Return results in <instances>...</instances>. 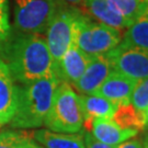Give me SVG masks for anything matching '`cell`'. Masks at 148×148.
Returning a JSON list of instances; mask_svg holds the SVG:
<instances>
[{
	"instance_id": "obj_14",
	"label": "cell",
	"mask_w": 148,
	"mask_h": 148,
	"mask_svg": "<svg viewBox=\"0 0 148 148\" xmlns=\"http://www.w3.org/2000/svg\"><path fill=\"white\" fill-rule=\"evenodd\" d=\"M84 9L95 18L98 22L106 24L117 30H126L131 22L117 13L112 8L108 0H85Z\"/></svg>"
},
{
	"instance_id": "obj_12",
	"label": "cell",
	"mask_w": 148,
	"mask_h": 148,
	"mask_svg": "<svg viewBox=\"0 0 148 148\" xmlns=\"http://www.w3.org/2000/svg\"><path fill=\"white\" fill-rule=\"evenodd\" d=\"M16 106V86L7 64L0 57V125L11 121Z\"/></svg>"
},
{
	"instance_id": "obj_22",
	"label": "cell",
	"mask_w": 148,
	"mask_h": 148,
	"mask_svg": "<svg viewBox=\"0 0 148 148\" xmlns=\"http://www.w3.org/2000/svg\"><path fill=\"white\" fill-rule=\"evenodd\" d=\"M84 142H85L86 148H115L117 146H112V145H108L98 140L97 138L93 137V135L87 131L84 133Z\"/></svg>"
},
{
	"instance_id": "obj_23",
	"label": "cell",
	"mask_w": 148,
	"mask_h": 148,
	"mask_svg": "<svg viewBox=\"0 0 148 148\" xmlns=\"http://www.w3.org/2000/svg\"><path fill=\"white\" fill-rule=\"evenodd\" d=\"M115 148H144L143 140L138 138H130L123 143L119 144Z\"/></svg>"
},
{
	"instance_id": "obj_18",
	"label": "cell",
	"mask_w": 148,
	"mask_h": 148,
	"mask_svg": "<svg viewBox=\"0 0 148 148\" xmlns=\"http://www.w3.org/2000/svg\"><path fill=\"white\" fill-rule=\"evenodd\" d=\"M109 3L117 13L132 24L135 20L145 13L148 1L146 0H108Z\"/></svg>"
},
{
	"instance_id": "obj_7",
	"label": "cell",
	"mask_w": 148,
	"mask_h": 148,
	"mask_svg": "<svg viewBox=\"0 0 148 148\" xmlns=\"http://www.w3.org/2000/svg\"><path fill=\"white\" fill-rule=\"evenodd\" d=\"M106 55L112 69L117 73L137 81L148 77V51L146 49L116 46Z\"/></svg>"
},
{
	"instance_id": "obj_20",
	"label": "cell",
	"mask_w": 148,
	"mask_h": 148,
	"mask_svg": "<svg viewBox=\"0 0 148 148\" xmlns=\"http://www.w3.org/2000/svg\"><path fill=\"white\" fill-rule=\"evenodd\" d=\"M134 108L137 111L144 112L147 110L148 108V77L137 81L135 88L133 90L131 101Z\"/></svg>"
},
{
	"instance_id": "obj_10",
	"label": "cell",
	"mask_w": 148,
	"mask_h": 148,
	"mask_svg": "<svg viewBox=\"0 0 148 148\" xmlns=\"http://www.w3.org/2000/svg\"><path fill=\"white\" fill-rule=\"evenodd\" d=\"M136 84L137 80L132 79L112 69L110 75L102 82L95 95H101L116 106L122 103H128L131 101L133 90Z\"/></svg>"
},
{
	"instance_id": "obj_24",
	"label": "cell",
	"mask_w": 148,
	"mask_h": 148,
	"mask_svg": "<svg viewBox=\"0 0 148 148\" xmlns=\"http://www.w3.org/2000/svg\"><path fill=\"white\" fill-rule=\"evenodd\" d=\"M59 2L64 5L76 8L79 10H84V5H85V0H59Z\"/></svg>"
},
{
	"instance_id": "obj_3",
	"label": "cell",
	"mask_w": 148,
	"mask_h": 148,
	"mask_svg": "<svg viewBox=\"0 0 148 148\" xmlns=\"http://www.w3.org/2000/svg\"><path fill=\"white\" fill-rule=\"evenodd\" d=\"M43 125L49 131L66 134L80 133L84 130L79 95L69 84H58Z\"/></svg>"
},
{
	"instance_id": "obj_27",
	"label": "cell",
	"mask_w": 148,
	"mask_h": 148,
	"mask_svg": "<svg viewBox=\"0 0 148 148\" xmlns=\"http://www.w3.org/2000/svg\"><path fill=\"white\" fill-rule=\"evenodd\" d=\"M144 14L148 16V3H147V7H146V10H145V13H144Z\"/></svg>"
},
{
	"instance_id": "obj_15",
	"label": "cell",
	"mask_w": 148,
	"mask_h": 148,
	"mask_svg": "<svg viewBox=\"0 0 148 148\" xmlns=\"http://www.w3.org/2000/svg\"><path fill=\"white\" fill-rule=\"evenodd\" d=\"M32 135L43 148H86L84 134H66L44 128L34 131Z\"/></svg>"
},
{
	"instance_id": "obj_17",
	"label": "cell",
	"mask_w": 148,
	"mask_h": 148,
	"mask_svg": "<svg viewBox=\"0 0 148 148\" xmlns=\"http://www.w3.org/2000/svg\"><path fill=\"white\" fill-rule=\"evenodd\" d=\"M111 120L123 128H133L139 131L144 130L145 126L144 113L137 111L131 102L116 106Z\"/></svg>"
},
{
	"instance_id": "obj_1",
	"label": "cell",
	"mask_w": 148,
	"mask_h": 148,
	"mask_svg": "<svg viewBox=\"0 0 148 148\" xmlns=\"http://www.w3.org/2000/svg\"><path fill=\"white\" fill-rule=\"evenodd\" d=\"M0 57L19 85H29L45 77L56 76L53 58L42 34L11 32L0 43Z\"/></svg>"
},
{
	"instance_id": "obj_2",
	"label": "cell",
	"mask_w": 148,
	"mask_h": 148,
	"mask_svg": "<svg viewBox=\"0 0 148 148\" xmlns=\"http://www.w3.org/2000/svg\"><path fill=\"white\" fill-rule=\"evenodd\" d=\"M60 82L56 76L16 86V106L10 124L14 128H35L44 124L55 90Z\"/></svg>"
},
{
	"instance_id": "obj_6",
	"label": "cell",
	"mask_w": 148,
	"mask_h": 148,
	"mask_svg": "<svg viewBox=\"0 0 148 148\" xmlns=\"http://www.w3.org/2000/svg\"><path fill=\"white\" fill-rule=\"evenodd\" d=\"M81 10L60 5L46 30V44L54 65L75 42L76 20Z\"/></svg>"
},
{
	"instance_id": "obj_11",
	"label": "cell",
	"mask_w": 148,
	"mask_h": 148,
	"mask_svg": "<svg viewBox=\"0 0 148 148\" xmlns=\"http://www.w3.org/2000/svg\"><path fill=\"white\" fill-rule=\"evenodd\" d=\"M89 130L93 137L98 140L112 146H116L138 135L137 130L123 128L111 119H95L91 122Z\"/></svg>"
},
{
	"instance_id": "obj_26",
	"label": "cell",
	"mask_w": 148,
	"mask_h": 148,
	"mask_svg": "<svg viewBox=\"0 0 148 148\" xmlns=\"http://www.w3.org/2000/svg\"><path fill=\"white\" fill-rule=\"evenodd\" d=\"M143 145H144V148H148V134L144 137L143 139Z\"/></svg>"
},
{
	"instance_id": "obj_19",
	"label": "cell",
	"mask_w": 148,
	"mask_h": 148,
	"mask_svg": "<svg viewBox=\"0 0 148 148\" xmlns=\"http://www.w3.org/2000/svg\"><path fill=\"white\" fill-rule=\"evenodd\" d=\"M0 148H43L36 140L24 132L5 131L0 133Z\"/></svg>"
},
{
	"instance_id": "obj_16",
	"label": "cell",
	"mask_w": 148,
	"mask_h": 148,
	"mask_svg": "<svg viewBox=\"0 0 148 148\" xmlns=\"http://www.w3.org/2000/svg\"><path fill=\"white\" fill-rule=\"evenodd\" d=\"M119 47L142 48L148 51V16L143 14L126 29Z\"/></svg>"
},
{
	"instance_id": "obj_13",
	"label": "cell",
	"mask_w": 148,
	"mask_h": 148,
	"mask_svg": "<svg viewBox=\"0 0 148 148\" xmlns=\"http://www.w3.org/2000/svg\"><path fill=\"white\" fill-rule=\"evenodd\" d=\"M79 101L86 130H89L95 119H111L116 109V104L99 95H79Z\"/></svg>"
},
{
	"instance_id": "obj_8",
	"label": "cell",
	"mask_w": 148,
	"mask_h": 148,
	"mask_svg": "<svg viewBox=\"0 0 148 148\" xmlns=\"http://www.w3.org/2000/svg\"><path fill=\"white\" fill-rule=\"evenodd\" d=\"M90 58L91 57L82 52L74 42L55 65L56 77L60 82H67L74 86L84 74Z\"/></svg>"
},
{
	"instance_id": "obj_28",
	"label": "cell",
	"mask_w": 148,
	"mask_h": 148,
	"mask_svg": "<svg viewBox=\"0 0 148 148\" xmlns=\"http://www.w3.org/2000/svg\"><path fill=\"white\" fill-rule=\"evenodd\" d=\"M146 1H148V0H146Z\"/></svg>"
},
{
	"instance_id": "obj_5",
	"label": "cell",
	"mask_w": 148,
	"mask_h": 148,
	"mask_svg": "<svg viewBox=\"0 0 148 148\" xmlns=\"http://www.w3.org/2000/svg\"><path fill=\"white\" fill-rule=\"evenodd\" d=\"M14 27L22 33L43 34L62 3L59 0H13Z\"/></svg>"
},
{
	"instance_id": "obj_21",
	"label": "cell",
	"mask_w": 148,
	"mask_h": 148,
	"mask_svg": "<svg viewBox=\"0 0 148 148\" xmlns=\"http://www.w3.org/2000/svg\"><path fill=\"white\" fill-rule=\"evenodd\" d=\"M11 33L9 21V5L8 0H0V43L3 42Z\"/></svg>"
},
{
	"instance_id": "obj_25",
	"label": "cell",
	"mask_w": 148,
	"mask_h": 148,
	"mask_svg": "<svg viewBox=\"0 0 148 148\" xmlns=\"http://www.w3.org/2000/svg\"><path fill=\"white\" fill-rule=\"evenodd\" d=\"M144 117H145V126H144V130L148 131V108L147 110L144 112Z\"/></svg>"
},
{
	"instance_id": "obj_9",
	"label": "cell",
	"mask_w": 148,
	"mask_h": 148,
	"mask_svg": "<svg viewBox=\"0 0 148 148\" xmlns=\"http://www.w3.org/2000/svg\"><path fill=\"white\" fill-rule=\"evenodd\" d=\"M111 71L112 66L106 55L93 56L74 87L82 95H95Z\"/></svg>"
},
{
	"instance_id": "obj_4",
	"label": "cell",
	"mask_w": 148,
	"mask_h": 148,
	"mask_svg": "<svg viewBox=\"0 0 148 148\" xmlns=\"http://www.w3.org/2000/svg\"><path fill=\"white\" fill-rule=\"evenodd\" d=\"M122 32L101 22L93 21L80 11L75 27V43L88 56L106 55L122 41Z\"/></svg>"
}]
</instances>
